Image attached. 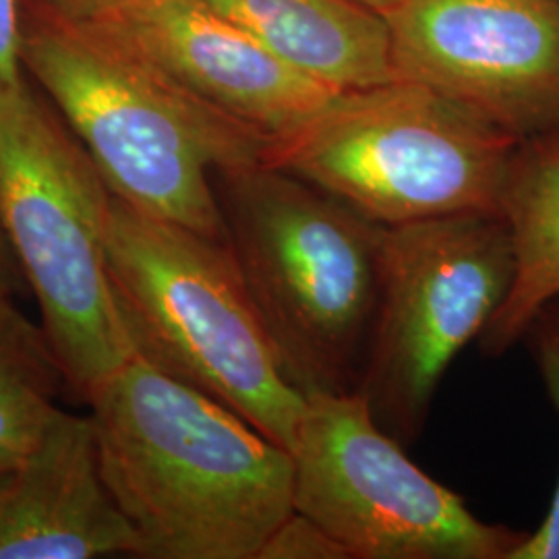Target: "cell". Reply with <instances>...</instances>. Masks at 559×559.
<instances>
[{
	"instance_id": "obj_14",
	"label": "cell",
	"mask_w": 559,
	"mask_h": 559,
	"mask_svg": "<svg viewBox=\"0 0 559 559\" xmlns=\"http://www.w3.org/2000/svg\"><path fill=\"white\" fill-rule=\"evenodd\" d=\"M67 385L40 323L27 320L13 299H0V480L40 441Z\"/></svg>"
},
{
	"instance_id": "obj_6",
	"label": "cell",
	"mask_w": 559,
	"mask_h": 559,
	"mask_svg": "<svg viewBox=\"0 0 559 559\" xmlns=\"http://www.w3.org/2000/svg\"><path fill=\"white\" fill-rule=\"evenodd\" d=\"M520 140L419 81L338 92L316 117L270 141L286 170L381 226L500 212Z\"/></svg>"
},
{
	"instance_id": "obj_9",
	"label": "cell",
	"mask_w": 559,
	"mask_h": 559,
	"mask_svg": "<svg viewBox=\"0 0 559 559\" xmlns=\"http://www.w3.org/2000/svg\"><path fill=\"white\" fill-rule=\"evenodd\" d=\"M385 20L396 78L516 140L559 138V0H406Z\"/></svg>"
},
{
	"instance_id": "obj_13",
	"label": "cell",
	"mask_w": 559,
	"mask_h": 559,
	"mask_svg": "<svg viewBox=\"0 0 559 559\" xmlns=\"http://www.w3.org/2000/svg\"><path fill=\"white\" fill-rule=\"evenodd\" d=\"M500 214L514 245V280L480 334L485 357L522 340L540 307L559 299V138L520 141L501 191Z\"/></svg>"
},
{
	"instance_id": "obj_4",
	"label": "cell",
	"mask_w": 559,
	"mask_h": 559,
	"mask_svg": "<svg viewBox=\"0 0 559 559\" xmlns=\"http://www.w3.org/2000/svg\"><path fill=\"white\" fill-rule=\"evenodd\" d=\"M108 276L138 357L293 450L305 396L280 369L228 240L115 198Z\"/></svg>"
},
{
	"instance_id": "obj_12",
	"label": "cell",
	"mask_w": 559,
	"mask_h": 559,
	"mask_svg": "<svg viewBox=\"0 0 559 559\" xmlns=\"http://www.w3.org/2000/svg\"><path fill=\"white\" fill-rule=\"evenodd\" d=\"M336 92L396 80L385 15L357 0H203Z\"/></svg>"
},
{
	"instance_id": "obj_8",
	"label": "cell",
	"mask_w": 559,
	"mask_h": 559,
	"mask_svg": "<svg viewBox=\"0 0 559 559\" xmlns=\"http://www.w3.org/2000/svg\"><path fill=\"white\" fill-rule=\"evenodd\" d=\"M290 454L295 512L350 559H512L528 535L480 520L423 473L359 392L307 396Z\"/></svg>"
},
{
	"instance_id": "obj_5",
	"label": "cell",
	"mask_w": 559,
	"mask_h": 559,
	"mask_svg": "<svg viewBox=\"0 0 559 559\" xmlns=\"http://www.w3.org/2000/svg\"><path fill=\"white\" fill-rule=\"evenodd\" d=\"M115 195L25 80L0 87V224L67 385L87 396L131 357L108 276Z\"/></svg>"
},
{
	"instance_id": "obj_16",
	"label": "cell",
	"mask_w": 559,
	"mask_h": 559,
	"mask_svg": "<svg viewBox=\"0 0 559 559\" xmlns=\"http://www.w3.org/2000/svg\"><path fill=\"white\" fill-rule=\"evenodd\" d=\"M260 559H350L320 524L293 512L261 549Z\"/></svg>"
},
{
	"instance_id": "obj_10",
	"label": "cell",
	"mask_w": 559,
	"mask_h": 559,
	"mask_svg": "<svg viewBox=\"0 0 559 559\" xmlns=\"http://www.w3.org/2000/svg\"><path fill=\"white\" fill-rule=\"evenodd\" d=\"M90 21L267 141L290 135L338 94L203 0H122Z\"/></svg>"
},
{
	"instance_id": "obj_3",
	"label": "cell",
	"mask_w": 559,
	"mask_h": 559,
	"mask_svg": "<svg viewBox=\"0 0 559 559\" xmlns=\"http://www.w3.org/2000/svg\"><path fill=\"white\" fill-rule=\"evenodd\" d=\"M216 177L226 240L284 378L305 399L359 392L388 226L263 162Z\"/></svg>"
},
{
	"instance_id": "obj_19",
	"label": "cell",
	"mask_w": 559,
	"mask_h": 559,
	"mask_svg": "<svg viewBox=\"0 0 559 559\" xmlns=\"http://www.w3.org/2000/svg\"><path fill=\"white\" fill-rule=\"evenodd\" d=\"M60 13L78 20H94L102 13L115 9L122 0H46Z\"/></svg>"
},
{
	"instance_id": "obj_17",
	"label": "cell",
	"mask_w": 559,
	"mask_h": 559,
	"mask_svg": "<svg viewBox=\"0 0 559 559\" xmlns=\"http://www.w3.org/2000/svg\"><path fill=\"white\" fill-rule=\"evenodd\" d=\"M23 11L21 0H0V87L23 80Z\"/></svg>"
},
{
	"instance_id": "obj_2",
	"label": "cell",
	"mask_w": 559,
	"mask_h": 559,
	"mask_svg": "<svg viewBox=\"0 0 559 559\" xmlns=\"http://www.w3.org/2000/svg\"><path fill=\"white\" fill-rule=\"evenodd\" d=\"M21 60L117 200L226 240L214 177L260 164L270 141L187 92L100 23L48 2L32 20L23 15Z\"/></svg>"
},
{
	"instance_id": "obj_11",
	"label": "cell",
	"mask_w": 559,
	"mask_h": 559,
	"mask_svg": "<svg viewBox=\"0 0 559 559\" xmlns=\"http://www.w3.org/2000/svg\"><path fill=\"white\" fill-rule=\"evenodd\" d=\"M140 558V537L102 473L90 415L59 408L0 480V559Z\"/></svg>"
},
{
	"instance_id": "obj_15",
	"label": "cell",
	"mask_w": 559,
	"mask_h": 559,
	"mask_svg": "<svg viewBox=\"0 0 559 559\" xmlns=\"http://www.w3.org/2000/svg\"><path fill=\"white\" fill-rule=\"evenodd\" d=\"M520 342L526 344L543 388L559 413V299L540 307ZM512 559H559V477L539 528L526 535Z\"/></svg>"
},
{
	"instance_id": "obj_18",
	"label": "cell",
	"mask_w": 559,
	"mask_h": 559,
	"mask_svg": "<svg viewBox=\"0 0 559 559\" xmlns=\"http://www.w3.org/2000/svg\"><path fill=\"white\" fill-rule=\"evenodd\" d=\"M23 284L25 278L21 274L20 263L0 224V299H13Z\"/></svg>"
},
{
	"instance_id": "obj_20",
	"label": "cell",
	"mask_w": 559,
	"mask_h": 559,
	"mask_svg": "<svg viewBox=\"0 0 559 559\" xmlns=\"http://www.w3.org/2000/svg\"><path fill=\"white\" fill-rule=\"evenodd\" d=\"M360 4L378 11L381 15H390L392 11H396L400 4H404L406 0H357Z\"/></svg>"
},
{
	"instance_id": "obj_7",
	"label": "cell",
	"mask_w": 559,
	"mask_h": 559,
	"mask_svg": "<svg viewBox=\"0 0 559 559\" xmlns=\"http://www.w3.org/2000/svg\"><path fill=\"white\" fill-rule=\"evenodd\" d=\"M514 270L500 212L385 230L380 309L359 394L404 448L419 440L450 365L498 313Z\"/></svg>"
},
{
	"instance_id": "obj_1",
	"label": "cell",
	"mask_w": 559,
	"mask_h": 559,
	"mask_svg": "<svg viewBox=\"0 0 559 559\" xmlns=\"http://www.w3.org/2000/svg\"><path fill=\"white\" fill-rule=\"evenodd\" d=\"M85 402L140 558L260 559L295 512L293 454L150 360L131 357Z\"/></svg>"
}]
</instances>
